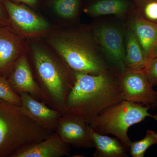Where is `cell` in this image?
<instances>
[{"label": "cell", "mask_w": 157, "mask_h": 157, "mask_svg": "<svg viewBox=\"0 0 157 157\" xmlns=\"http://www.w3.org/2000/svg\"><path fill=\"white\" fill-rule=\"evenodd\" d=\"M75 73L76 81L64 113L78 116L89 124L105 109L124 101L118 73L114 70L98 75Z\"/></svg>", "instance_id": "6da1fadb"}, {"label": "cell", "mask_w": 157, "mask_h": 157, "mask_svg": "<svg viewBox=\"0 0 157 157\" xmlns=\"http://www.w3.org/2000/svg\"><path fill=\"white\" fill-rule=\"evenodd\" d=\"M52 42L63 60L74 72L98 75L113 70L90 25L66 32Z\"/></svg>", "instance_id": "7a4b0ae2"}, {"label": "cell", "mask_w": 157, "mask_h": 157, "mask_svg": "<svg viewBox=\"0 0 157 157\" xmlns=\"http://www.w3.org/2000/svg\"><path fill=\"white\" fill-rule=\"evenodd\" d=\"M53 132L29 117L20 106L0 99V157H12L21 149L45 140Z\"/></svg>", "instance_id": "3957f363"}, {"label": "cell", "mask_w": 157, "mask_h": 157, "mask_svg": "<svg viewBox=\"0 0 157 157\" xmlns=\"http://www.w3.org/2000/svg\"><path fill=\"white\" fill-rule=\"evenodd\" d=\"M34 59L41 83L42 102L63 113L68 96L76 81L75 72L65 62L63 64L59 63L39 49L34 51Z\"/></svg>", "instance_id": "277c9868"}, {"label": "cell", "mask_w": 157, "mask_h": 157, "mask_svg": "<svg viewBox=\"0 0 157 157\" xmlns=\"http://www.w3.org/2000/svg\"><path fill=\"white\" fill-rule=\"evenodd\" d=\"M150 109L142 104L123 101L101 112L89 124L97 133L115 136L129 151L132 142L128 135L129 128L147 117L157 121V114H150Z\"/></svg>", "instance_id": "5b68a950"}, {"label": "cell", "mask_w": 157, "mask_h": 157, "mask_svg": "<svg viewBox=\"0 0 157 157\" xmlns=\"http://www.w3.org/2000/svg\"><path fill=\"white\" fill-rule=\"evenodd\" d=\"M91 27L109 67L118 73L126 69V21L114 17L94 19Z\"/></svg>", "instance_id": "8992f818"}, {"label": "cell", "mask_w": 157, "mask_h": 157, "mask_svg": "<svg viewBox=\"0 0 157 157\" xmlns=\"http://www.w3.org/2000/svg\"><path fill=\"white\" fill-rule=\"evenodd\" d=\"M124 101L140 104L151 109L157 107V91L147 80L143 70L126 68L118 73Z\"/></svg>", "instance_id": "52a82bcc"}, {"label": "cell", "mask_w": 157, "mask_h": 157, "mask_svg": "<svg viewBox=\"0 0 157 157\" xmlns=\"http://www.w3.org/2000/svg\"><path fill=\"white\" fill-rule=\"evenodd\" d=\"M92 128L81 118L64 113L59 119L55 132L62 140L76 148L94 147L92 138Z\"/></svg>", "instance_id": "ba28073f"}, {"label": "cell", "mask_w": 157, "mask_h": 157, "mask_svg": "<svg viewBox=\"0 0 157 157\" xmlns=\"http://www.w3.org/2000/svg\"><path fill=\"white\" fill-rule=\"evenodd\" d=\"M21 100L20 107L29 117L44 128L55 132L62 113L38 101L28 93L19 94Z\"/></svg>", "instance_id": "9c48e42d"}, {"label": "cell", "mask_w": 157, "mask_h": 157, "mask_svg": "<svg viewBox=\"0 0 157 157\" xmlns=\"http://www.w3.org/2000/svg\"><path fill=\"white\" fill-rule=\"evenodd\" d=\"M84 11L94 19L110 16L124 21L136 15L132 0H91Z\"/></svg>", "instance_id": "30bf717a"}, {"label": "cell", "mask_w": 157, "mask_h": 157, "mask_svg": "<svg viewBox=\"0 0 157 157\" xmlns=\"http://www.w3.org/2000/svg\"><path fill=\"white\" fill-rule=\"evenodd\" d=\"M8 81L13 90L19 94L27 93L42 102L43 96L39 84L34 80L26 58L21 56L12 66Z\"/></svg>", "instance_id": "8fae6325"}, {"label": "cell", "mask_w": 157, "mask_h": 157, "mask_svg": "<svg viewBox=\"0 0 157 157\" xmlns=\"http://www.w3.org/2000/svg\"><path fill=\"white\" fill-rule=\"evenodd\" d=\"M71 146L54 132L45 140L21 149L12 157H61L70 155Z\"/></svg>", "instance_id": "7c38bea8"}, {"label": "cell", "mask_w": 157, "mask_h": 157, "mask_svg": "<svg viewBox=\"0 0 157 157\" xmlns=\"http://www.w3.org/2000/svg\"><path fill=\"white\" fill-rule=\"evenodd\" d=\"M5 5L13 22L24 30L36 32L48 27L46 21L25 7L8 0L5 1Z\"/></svg>", "instance_id": "4fadbf2b"}, {"label": "cell", "mask_w": 157, "mask_h": 157, "mask_svg": "<svg viewBox=\"0 0 157 157\" xmlns=\"http://www.w3.org/2000/svg\"><path fill=\"white\" fill-rule=\"evenodd\" d=\"M126 23L138 39L147 62L157 39V24L137 15L131 17Z\"/></svg>", "instance_id": "5bb4252c"}, {"label": "cell", "mask_w": 157, "mask_h": 157, "mask_svg": "<svg viewBox=\"0 0 157 157\" xmlns=\"http://www.w3.org/2000/svg\"><path fill=\"white\" fill-rule=\"evenodd\" d=\"M92 138L96 149L94 157H128L126 148L118 138H113L95 132L92 128Z\"/></svg>", "instance_id": "9a60e30c"}, {"label": "cell", "mask_w": 157, "mask_h": 157, "mask_svg": "<svg viewBox=\"0 0 157 157\" xmlns=\"http://www.w3.org/2000/svg\"><path fill=\"white\" fill-rule=\"evenodd\" d=\"M125 35L126 68L143 70L147 63L145 55L138 39L126 22Z\"/></svg>", "instance_id": "2e32d148"}, {"label": "cell", "mask_w": 157, "mask_h": 157, "mask_svg": "<svg viewBox=\"0 0 157 157\" xmlns=\"http://www.w3.org/2000/svg\"><path fill=\"white\" fill-rule=\"evenodd\" d=\"M17 52L12 37L6 32L0 31V72H5L12 67Z\"/></svg>", "instance_id": "e0dca14e"}, {"label": "cell", "mask_w": 157, "mask_h": 157, "mask_svg": "<svg viewBox=\"0 0 157 157\" xmlns=\"http://www.w3.org/2000/svg\"><path fill=\"white\" fill-rule=\"evenodd\" d=\"M80 0H56L54 8L60 16L69 20L77 19L80 10Z\"/></svg>", "instance_id": "ac0fdd59"}, {"label": "cell", "mask_w": 157, "mask_h": 157, "mask_svg": "<svg viewBox=\"0 0 157 157\" xmlns=\"http://www.w3.org/2000/svg\"><path fill=\"white\" fill-rule=\"evenodd\" d=\"M157 144V132L151 130H147L143 139L132 142L129 151L133 157H144L146 151L151 146Z\"/></svg>", "instance_id": "d6986e66"}, {"label": "cell", "mask_w": 157, "mask_h": 157, "mask_svg": "<svg viewBox=\"0 0 157 157\" xmlns=\"http://www.w3.org/2000/svg\"><path fill=\"white\" fill-rule=\"evenodd\" d=\"M136 15L157 24V0H132Z\"/></svg>", "instance_id": "ffe728a7"}, {"label": "cell", "mask_w": 157, "mask_h": 157, "mask_svg": "<svg viewBox=\"0 0 157 157\" xmlns=\"http://www.w3.org/2000/svg\"><path fill=\"white\" fill-rule=\"evenodd\" d=\"M0 99L21 106L20 96L11 87L6 78L0 77Z\"/></svg>", "instance_id": "44dd1931"}, {"label": "cell", "mask_w": 157, "mask_h": 157, "mask_svg": "<svg viewBox=\"0 0 157 157\" xmlns=\"http://www.w3.org/2000/svg\"><path fill=\"white\" fill-rule=\"evenodd\" d=\"M145 76L153 86H157V57L149 60L144 69Z\"/></svg>", "instance_id": "7402d4cb"}, {"label": "cell", "mask_w": 157, "mask_h": 157, "mask_svg": "<svg viewBox=\"0 0 157 157\" xmlns=\"http://www.w3.org/2000/svg\"><path fill=\"white\" fill-rule=\"evenodd\" d=\"M156 57H157V39L155 42L153 47L148 60L154 58Z\"/></svg>", "instance_id": "603a6c76"}, {"label": "cell", "mask_w": 157, "mask_h": 157, "mask_svg": "<svg viewBox=\"0 0 157 157\" xmlns=\"http://www.w3.org/2000/svg\"><path fill=\"white\" fill-rule=\"evenodd\" d=\"M17 1L26 3V4H28L30 6L35 5L37 2V0H17Z\"/></svg>", "instance_id": "cb8c5ba5"}, {"label": "cell", "mask_w": 157, "mask_h": 157, "mask_svg": "<svg viewBox=\"0 0 157 157\" xmlns=\"http://www.w3.org/2000/svg\"><path fill=\"white\" fill-rule=\"evenodd\" d=\"M1 9H0V14H1Z\"/></svg>", "instance_id": "d4e9b609"}, {"label": "cell", "mask_w": 157, "mask_h": 157, "mask_svg": "<svg viewBox=\"0 0 157 157\" xmlns=\"http://www.w3.org/2000/svg\"></svg>", "instance_id": "484cf974"}]
</instances>
